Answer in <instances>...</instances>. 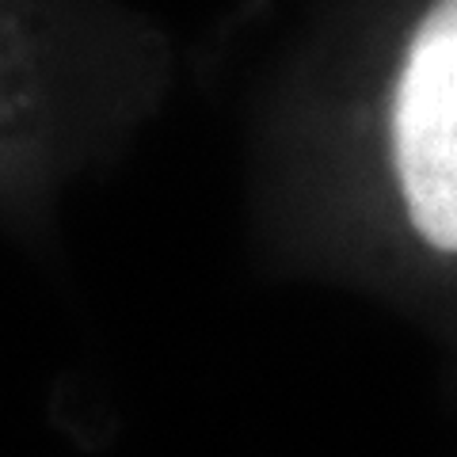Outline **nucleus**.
I'll use <instances>...</instances> for the list:
<instances>
[{
    "mask_svg": "<svg viewBox=\"0 0 457 457\" xmlns=\"http://www.w3.org/2000/svg\"><path fill=\"white\" fill-rule=\"evenodd\" d=\"M393 161L416 233L457 252V0H435L393 96Z\"/></svg>",
    "mask_w": 457,
    "mask_h": 457,
    "instance_id": "1",
    "label": "nucleus"
}]
</instances>
